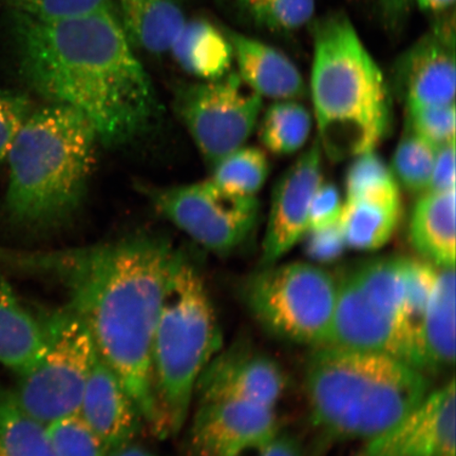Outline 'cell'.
<instances>
[{"mask_svg":"<svg viewBox=\"0 0 456 456\" xmlns=\"http://www.w3.org/2000/svg\"><path fill=\"white\" fill-rule=\"evenodd\" d=\"M346 179V200L399 191L392 171L375 151L354 158Z\"/></svg>","mask_w":456,"mask_h":456,"instance_id":"31","label":"cell"},{"mask_svg":"<svg viewBox=\"0 0 456 456\" xmlns=\"http://www.w3.org/2000/svg\"><path fill=\"white\" fill-rule=\"evenodd\" d=\"M302 238H305L306 256L321 264L338 260L346 248L340 219L327 226L310 228Z\"/></svg>","mask_w":456,"mask_h":456,"instance_id":"35","label":"cell"},{"mask_svg":"<svg viewBox=\"0 0 456 456\" xmlns=\"http://www.w3.org/2000/svg\"><path fill=\"white\" fill-rule=\"evenodd\" d=\"M262 27L289 32L309 24L316 0H236Z\"/></svg>","mask_w":456,"mask_h":456,"instance_id":"29","label":"cell"},{"mask_svg":"<svg viewBox=\"0 0 456 456\" xmlns=\"http://www.w3.org/2000/svg\"><path fill=\"white\" fill-rule=\"evenodd\" d=\"M170 53L182 69L202 81L227 76L235 60L226 33L204 19L186 21Z\"/></svg>","mask_w":456,"mask_h":456,"instance_id":"23","label":"cell"},{"mask_svg":"<svg viewBox=\"0 0 456 456\" xmlns=\"http://www.w3.org/2000/svg\"><path fill=\"white\" fill-rule=\"evenodd\" d=\"M16 13L39 20H60L113 8L112 0H0Z\"/></svg>","mask_w":456,"mask_h":456,"instance_id":"33","label":"cell"},{"mask_svg":"<svg viewBox=\"0 0 456 456\" xmlns=\"http://www.w3.org/2000/svg\"><path fill=\"white\" fill-rule=\"evenodd\" d=\"M0 456H56L45 426L28 414L13 389L0 383Z\"/></svg>","mask_w":456,"mask_h":456,"instance_id":"25","label":"cell"},{"mask_svg":"<svg viewBox=\"0 0 456 456\" xmlns=\"http://www.w3.org/2000/svg\"><path fill=\"white\" fill-rule=\"evenodd\" d=\"M77 414L110 452L134 442L145 427L126 387L100 356L91 370Z\"/></svg>","mask_w":456,"mask_h":456,"instance_id":"17","label":"cell"},{"mask_svg":"<svg viewBox=\"0 0 456 456\" xmlns=\"http://www.w3.org/2000/svg\"><path fill=\"white\" fill-rule=\"evenodd\" d=\"M381 19L390 28H396L403 24L415 0H374Z\"/></svg>","mask_w":456,"mask_h":456,"instance_id":"39","label":"cell"},{"mask_svg":"<svg viewBox=\"0 0 456 456\" xmlns=\"http://www.w3.org/2000/svg\"><path fill=\"white\" fill-rule=\"evenodd\" d=\"M285 389L287 376L275 359L236 342L222 349L205 368L195 397L198 402L241 399L277 408Z\"/></svg>","mask_w":456,"mask_h":456,"instance_id":"15","label":"cell"},{"mask_svg":"<svg viewBox=\"0 0 456 456\" xmlns=\"http://www.w3.org/2000/svg\"><path fill=\"white\" fill-rule=\"evenodd\" d=\"M322 153L316 139L273 187L261 266L277 264L307 231L312 200L322 183Z\"/></svg>","mask_w":456,"mask_h":456,"instance_id":"14","label":"cell"},{"mask_svg":"<svg viewBox=\"0 0 456 456\" xmlns=\"http://www.w3.org/2000/svg\"><path fill=\"white\" fill-rule=\"evenodd\" d=\"M313 45L311 94L322 152L341 162L375 151L393 122L383 71L344 13L315 22Z\"/></svg>","mask_w":456,"mask_h":456,"instance_id":"3","label":"cell"},{"mask_svg":"<svg viewBox=\"0 0 456 456\" xmlns=\"http://www.w3.org/2000/svg\"><path fill=\"white\" fill-rule=\"evenodd\" d=\"M358 456H456V396L452 379L389 430L370 440Z\"/></svg>","mask_w":456,"mask_h":456,"instance_id":"16","label":"cell"},{"mask_svg":"<svg viewBox=\"0 0 456 456\" xmlns=\"http://www.w3.org/2000/svg\"><path fill=\"white\" fill-rule=\"evenodd\" d=\"M455 267L438 269L421 329L426 372L448 369L455 362Z\"/></svg>","mask_w":456,"mask_h":456,"instance_id":"24","label":"cell"},{"mask_svg":"<svg viewBox=\"0 0 456 456\" xmlns=\"http://www.w3.org/2000/svg\"><path fill=\"white\" fill-rule=\"evenodd\" d=\"M243 82L262 99L297 101L307 94L304 77L287 55L258 39L226 30Z\"/></svg>","mask_w":456,"mask_h":456,"instance_id":"18","label":"cell"},{"mask_svg":"<svg viewBox=\"0 0 456 456\" xmlns=\"http://www.w3.org/2000/svg\"><path fill=\"white\" fill-rule=\"evenodd\" d=\"M402 216L399 191L346 200L340 216L346 248L375 250L389 242Z\"/></svg>","mask_w":456,"mask_h":456,"instance_id":"22","label":"cell"},{"mask_svg":"<svg viewBox=\"0 0 456 456\" xmlns=\"http://www.w3.org/2000/svg\"><path fill=\"white\" fill-rule=\"evenodd\" d=\"M395 88L406 108L455 104L454 13L438 16L396 61Z\"/></svg>","mask_w":456,"mask_h":456,"instance_id":"12","label":"cell"},{"mask_svg":"<svg viewBox=\"0 0 456 456\" xmlns=\"http://www.w3.org/2000/svg\"><path fill=\"white\" fill-rule=\"evenodd\" d=\"M415 3L424 12L442 14L453 8L455 0H415Z\"/></svg>","mask_w":456,"mask_h":456,"instance_id":"40","label":"cell"},{"mask_svg":"<svg viewBox=\"0 0 456 456\" xmlns=\"http://www.w3.org/2000/svg\"><path fill=\"white\" fill-rule=\"evenodd\" d=\"M258 134L267 151L278 156L297 152L309 140L312 114L298 101H276L259 118Z\"/></svg>","mask_w":456,"mask_h":456,"instance_id":"26","label":"cell"},{"mask_svg":"<svg viewBox=\"0 0 456 456\" xmlns=\"http://www.w3.org/2000/svg\"><path fill=\"white\" fill-rule=\"evenodd\" d=\"M281 431L277 408L241 399L198 402L184 456H236Z\"/></svg>","mask_w":456,"mask_h":456,"instance_id":"13","label":"cell"},{"mask_svg":"<svg viewBox=\"0 0 456 456\" xmlns=\"http://www.w3.org/2000/svg\"><path fill=\"white\" fill-rule=\"evenodd\" d=\"M56 456H106L110 450L77 413L45 426Z\"/></svg>","mask_w":456,"mask_h":456,"instance_id":"30","label":"cell"},{"mask_svg":"<svg viewBox=\"0 0 456 456\" xmlns=\"http://www.w3.org/2000/svg\"><path fill=\"white\" fill-rule=\"evenodd\" d=\"M305 386L313 423L338 441L383 435L429 395L426 373L379 353L317 346Z\"/></svg>","mask_w":456,"mask_h":456,"instance_id":"5","label":"cell"},{"mask_svg":"<svg viewBox=\"0 0 456 456\" xmlns=\"http://www.w3.org/2000/svg\"><path fill=\"white\" fill-rule=\"evenodd\" d=\"M437 148L406 128L392 159V174L410 192L429 190Z\"/></svg>","mask_w":456,"mask_h":456,"instance_id":"28","label":"cell"},{"mask_svg":"<svg viewBox=\"0 0 456 456\" xmlns=\"http://www.w3.org/2000/svg\"><path fill=\"white\" fill-rule=\"evenodd\" d=\"M153 207L204 248L233 252L252 235L260 216L256 197L235 195L212 180L174 186H144Z\"/></svg>","mask_w":456,"mask_h":456,"instance_id":"10","label":"cell"},{"mask_svg":"<svg viewBox=\"0 0 456 456\" xmlns=\"http://www.w3.org/2000/svg\"><path fill=\"white\" fill-rule=\"evenodd\" d=\"M410 240L438 269L455 267V187L427 191L419 200L410 219Z\"/></svg>","mask_w":456,"mask_h":456,"instance_id":"20","label":"cell"},{"mask_svg":"<svg viewBox=\"0 0 456 456\" xmlns=\"http://www.w3.org/2000/svg\"><path fill=\"white\" fill-rule=\"evenodd\" d=\"M45 345L37 362L19 376L17 402L39 423L76 414L98 358L87 327L69 306L41 314Z\"/></svg>","mask_w":456,"mask_h":456,"instance_id":"9","label":"cell"},{"mask_svg":"<svg viewBox=\"0 0 456 456\" xmlns=\"http://www.w3.org/2000/svg\"><path fill=\"white\" fill-rule=\"evenodd\" d=\"M338 292L332 273L305 262L261 266L241 285L244 305L262 328L313 347L328 344Z\"/></svg>","mask_w":456,"mask_h":456,"instance_id":"8","label":"cell"},{"mask_svg":"<svg viewBox=\"0 0 456 456\" xmlns=\"http://www.w3.org/2000/svg\"><path fill=\"white\" fill-rule=\"evenodd\" d=\"M262 98L238 73L182 86L175 106L200 152L212 168L241 148L258 125Z\"/></svg>","mask_w":456,"mask_h":456,"instance_id":"11","label":"cell"},{"mask_svg":"<svg viewBox=\"0 0 456 456\" xmlns=\"http://www.w3.org/2000/svg\"><path fill=\"white\" fill-rule=\"evenodd\" d=\"M45 345L41 314L31 311L0 275V364L16 375L24 374L42 356Z\"/></svg>","mask_w":456,"mask_h":456,"instance_id":"19","label":"cell"},{"mask_svg":"<svg viewBox=\"0 0 456 456\" xmlns=\"http://www.w3.org/2000/svg\"><path fill=\"white\" fill-rule=\"evenodd\" d=\"M106 456H159L151 450L141 446L134 442L125 444V446L113 449Z\"/></svg>","mask_w":456,"mask_h":456,"instance_id":"41","label":"cell"},{"mask_svg":"<svg viewBox=\"0 0 456 456\" xmlns=\"http://www.w3.org/2000/svg\"><path fill=\"white\" fill-rule=\"evenodd\" d=\"M113 9L60 20L10 13L17 64L28 87L81 111L107 146L139 138L161 111Z\"/></svg>","mask_w":456,"mask_h":456,"instance_id":"2","label":"cell"},{"mask_svg":"<svg viewBox=\"0 0 456 456\" xmlns=\"http://www.w3.org/2000/svg\"><path fill=\"white\" fill-rule=\"evenodd\" d=\"M406 128L437 150L455 142V104L406 108Z\"/></svg>","mask_w":456,"mask_h":456,"instance_id":"32","label":"cell"},{"mask_svg":"<svg viewBox=\"0 0 456 456\" xmlns=\"http://www.w3.org/2000/svg\"><path fill=\"white\" fill-rule=\"evenodd\" d=\"M131 45L152 54L170 51L186 24L180 0H117Z\"/></svg>","mask_w":456,"mask_h":456,"instance_id":"21","label":"cell"},{"mask_svg":"<svg viewBox=\"0 0 456 456\" xmlns=\"http://www.w3.org/2000/svg\"><path fill=\"white\" fill-rule=\"evenodd\" d=\"M183 255L167 239L135 236L56 250L0 247V267L54 279L82 319L99 356L126 387L153 436V332L171 271Z\"/></svg>","mask_w":456,"mask_h":456,"instance_id":"1","label":"cell"},{"mask_svg":"<svg viewBox=\"0 0 456 456\" xmlns=\"http://www.w3.org/2000/svg\"><path fill=\"white\" fill-rule=\"evenodd\" d=\"M98 134L81 111L49 102L32 110L11 147L4 213L10 224L37 230L69 218L93 174Z\"/></svg>","mask_w":456,"mask_h":456,"instance_id":"4","label":"cell"},{"mask_svg":"<svg viewBox=\"0 0 456 456\" xmlns=\"http://www.w3.org/2000/svg\"><path fill=\"white\" fill-rule=\"evenodd\" d=\"M270 174L269 159L256 147H241L213 167L212 180L228 192L256 197Z\"/></svg>","mask_w":456,"mask_h":456,"instance_id":"27","label":"cell"},{"mask_svg":"<svg viewBox=\"0 0 456 456\" xmlns=\"http://www.w3.org/2000/svg\"><path fill=\"white\" fill-rule=\"evenodd\" d=\"M342 208L338 187L322 183L312 200L307 230L335 224L340 219Z\"/></svg>","mask_w":456,"mask_h":456,"instance_id":"36","label":"cell"},{"mask_svg":"<svg viewBox=\"0 0 456 456\" xmlns=\"http://www.w3.org/2000/svg\"><path fill=\"white\" fill-rule=\"evenodd\" d=\"M236 456H304L301 448L292 436L281 431L265 442L242 450Z\"/></svg>","mask_w":456,"mask_h":456,"instance_id":"38","label":"cell"},{"mask_svg":"<svg viewBox=\"0 0 456 456\" xmlns=\"http://www.w3.org/2000/svg\"><path fill=\"white\" fill-rule=\"evenodd\" d=\"M224 349V338L203 279L185 255L170 273L151 344L157 437L184 429L205 368Z\"/></svg>","mask_w":456,"mask_h":456,"instance_id":"6","label":"cell"},{"mask_svg":"<svg viewBox=\"0 0 456 456\" xmlns=\"http://www.w3.org/2000/svg\"><path fill=\"white\" fill-rule=\"evenodd\" d=\"M432 290L407 277L403 256L364 261L338 281L326 346L379 353L426 373L421 329Z\"/></svg>","mask_w":456,"mask_h":456,"instance_id":"7","label":"cell"},{"mask_svg":"<svg viewBox=\"0 0 456 456\" xmlns=\"http://www.w3.org/2000/svg\"><path fill=\"white\" fill-rule=\"evenodd\" d=\"M455 187V142L438 148L428 191H444Z\"/></svg>","mask_w":456,"mask_h":456,"instance_id":"37","label":"cell"},{"mask_svg":"<svg viewBox=\"0 0 456 456\" xmlns=\"http://www.w3.org/2000/svg\"><path fill=\"white\" fill-rule=\"evenodd\" d=\"M32 110L26 94L0 89V165L8 159L16 135Z\"/></svg>","mask_w":456,"mask_h":456,"instance_id":"34","label":"cell"}]
</instances>
